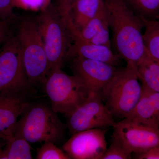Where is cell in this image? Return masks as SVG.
Instances as JSON below:
<instances>
[{"label": "cell", "mask_w": 159, "mask_h": 159, "mask_svg": "<svg viewBox=\"0 0 159 159\" xmlns=\"http://www.w3.org/2000/svg\"><path fill=\"white\" fill-rule=\"evenodd\" d=\"M107 10L112 41L117 54L126 64L136 66L147 55L142 30L143 20L124 0H104Z\"/></svg>", "instance_id": "cell-1"}, {"label": "cell", "mask_w": 159, "mask_h": 159, "mask_svg": "<svg viewBox=\"0 0 159 159\" xmlns=\"http://www.w3.org/2000/svg\"><path fill=\"white\" fill-rule=\"evenodd\" d=\"M18 26L16 36L28 80L31 85L45 82L49 73V62L37 20L26 17Z\"/></svg>", "instance_id": "cell-2"}, {"label": "cell", "mask_w": 159, "mask_h": 159, "mask_svg": "<svg viewBox=\"0 0 159 159\" xmlns=\"http://www.w3.org/2000/svg\"><path fill=\"white\" fill-rule=\"evenodd\" d=\"M45 88L53 111L67 117L93 93L77 76L66 74L61 68L49 71Z\"/></svg>", "instance_id": "cell-3"}, {"label": "cell", "mask_w": 159, "mask_h": 159, "mask_svg": "<svg viewBox=\"0 0 159 159\" xmlns=\"http://www.w3.org/2000/svg\"><path fill=\"white\" fill-rule=\"evenodd\" d=\"M36 19L48 60L49 72L61 68L70 52L72 41L65 21L57 8L51 5L43 10Z\"/></svg>", "instance_id": "cell-4"}, {"label": "cell", "mask_w": 159, "mask_h": 159, "mask_svg": "<svg viewBox=\"0 0 159 159\" xmlns=\"http://www.w3.org/2000/svg\"><path fill=\"white\" fill-rule=\"evenodd\" d=\"M65 126L57 113L46 106L31 104L18 120L16 129L30 143L56 144L64 136Z\"/></svg>", "instance_id": "cell-5"}, {"label": "cell", "mask_w": 159, "mask_h": 159, "mask_svg": "<svg viewBox=\"0 0 159 159\" xmlns=\"http://www.w3.org/2000/svg\"><path fill=\"white\" fill-rule=\"evenodd\" d=\"M139 80L137 67L126 64L106 89L102 98L114 116L125 119L135 107L142 93Z\"/></svg>", "instance_id": "cell-6"}, {"label": "cell", "mask_w": 159, "mask_h": 159, "mask_svg": "<svg viewBox=\"0 0 159 159\" xmlns=\"http://www.w3.org/2000/svg\"><path fill=\"white\" fill-rule=\"evenodd\" d=\"M31 86L24 70L19 42L16 35L11 34L0 48V93H26Z\"/></svg>", "instance_id": "cell-7"}, {"label": "cell", "mask_w": 159, "mask_h": 159, "mask_svg": "<svg viewBox=\"0 0 159 159\" xmlns=\"http://www.w3.org/2000/svg\"><path fill=\"white\" fill-rule=\"evenodd\" d=\"M102 100L101 96L93 93L71 113L67 126L72 135L88 129L114 127V116Z\"/></svg>", "instance_id": "cell-8"}, {"label": "cell", "mask_w": 159, "mask_h": 159, "mask_svg": "<svg viewBox=\"0 0 159 159\" xmlns=\"http://www.w3.org/2000/svg\"><path fill=\"white\" fill-rule=\"evenodd\" d=\"M112 138L131 152L144 153L159 145V129L138 124L124 119L113 127Z\"/></svg>", "instance_id": "cell-9"}, {"label": "cell", "mask_w": 159, "mask_h": 159, "mask_svg": "<svg viewBox=\"0 0 159 159\" xmlns=\"http://www.w3.org/2000/svg\"><path fill=\"white\" fill-rule=\"evenodd\" d=\"M120 68L107 63L76 56L71 69L92 93L100 95L105 90Z\"/></svg>", "instance_id": "cell-10"}, {"label": "cell", "mask_w": 159, "mask_h": 159, "mask_svg": "<svg viewBox=\"0 0 159 159\" xmlns=\"http://www.w3.org/2000/svg\"><path fill=\"white\" fill-rule=\"evenodd\" d=\"M106 130L93 129L78 132L63 145L70 159H101L107 149Z\"/></svg>", "instance_id": "cell-11"}, {"label": "cell", "mask_w": 159, "mask_h": 159, "mask_svg": "<svg viewBox=\"0 0 159 159\" xmlns=\"http://www.w3.org/2000/svg\"><path fill=\"white\" fill-rule=\"evenodd\" d=\"M25 93H0V141L13 136L20 118L30 105Z\"/></svg>", "instance_id": "cell-12"}, {"label": "cell", "mask_w": 159, "mask_h": 159, "mask_svg": "<svg viewBox=\"0 0 159 159\" xmlns=\"http://www.w3.org/2000/svg\"><path fill=\"white\" fill-rule=\"evenodd\" d=\"M142 85V93L135 107L125 119L159 129V93Z\"/></svg>", "instance_id": "cell-13"}, {"label": "cell", "mask_w": 159, "mask_h": 159, "mask_svg": "<svg viewBox=\"0 0 159 159\" xmlns=\"http://www.w3.org/2000/svg\"><path fill=\"white\" fill-rule=\"evenodd\" d=\"M105 6L104 0H76L68 9L59 11L69 31H79Z\"/></svg>", "instance_id": "cell-14"}, {"label": "cell", "mask_w": 159, "mask_h": 159, "mask_svg": "<svg viewBox=\"0 0 159 159\" xmlns=\"http://www.w3.org/2000/svg\"><path fill=\"white\" fill-rule=\"evenodd\" d=\"M72 39L74 45L71 47L70 51L75 57L107 63L116 66L122 59L117 53H114L111 47L84 41L76 38H73Z\"/></svg>", "instance_id": "cell-15"}, {"label": "cell", "mask_w": 159, "mask_h": 159, "mask_svg": "<svg viewBox=\"0 0 159 159\" xmlns=\"http://www.w3.org/2000/svg\"><path fill=\"white\" fill-rule=\"evenodd\" d=\"M29 142L16 130L13 136L0 152V159H33Z\"/></svg>", "instance_id": "cell-16"}, {"label": "cell", "mask_w": 159, "mask_h": 159, "mask_svg": "<svg viewBox=\"0 0 159 159\" xmlns=\"http://www.w3.org/2000/svg\"><path fill=\"white\" fill-rule=\"evenodd\" d=\"M137 71L142 85L159 93V62L147 54L137 64Z\"/></svg>", "instance_id": "cell-17"}, {"label": "cell", "mask_w": 159, "mask_h": 159, "mask_svg": "<svg viewBox=\"0 0 159 159\" xmlns=\"http://www.w3.org/2000/svg\"><path fill=\"white\" fill-rule=\"evenodd\" d=\"M142 19L144 23L143 36L146 52L149 57L159 62V20Z\"/></svg>", "instance_id": "cell-18"}, {"label": "cell", "mask_w": 159, "mask_h": 159, "mask_svg": "<svg viewBox=\"0 0 159 159\" xmlns=\"http://www.w3.org/2000/svg\"><path fill=\"white\" fill-rule=\"evenodd\" d=\"M108 20V13L105 6L79 31H69L71 38H76L84 41L90 42Z\"/></svg>", "instance_id": "cell-19"}, {"label": "cell", "mask_w": 159, "mask_h": 159, "mask_svg": "<svg viewBox=\"0 0 159 159\" xmlns=\"http://www.w3.org/2000/svg\"><path fill=\"white\" fill-rule=\"evenodd\" d=\"M125 3L141 18L157 20L159 0H124Z\"/></svg>", "instance_id": "cell-20"}, {"label": "cell", "mask_w": 159, "mask_h": 159, "mask_svg": "<svg viewBox=\"0 0 159 159\" xmlns=\"http://www.w3.org/2000/svg\"><path fill=\"white\" fill-rule=\"evenodd\" d=\"M37 159H70L65 152L56 147L54 143L45 142L38 148Z\"/></svg>", "instance_id": "cell-21"}, {"label": "cell", "mask_w": 159, "mask_h": 159, "mask_svg": "<svg viewBox=\"0 0 159 159\" xmlns=\"http://www.w3.org/2000/svg\"><path fill=\"white\" fill-rule=\"evenodd\" d=\"M132 153L122 143L113 138L110 146L101 159H129L131 158Z\"/></svg>", "instance_id": "cell-22"}, {"label": "cell", "mask_w": 159, "mask_h": 159, "mask_svg": "<svg viewBox=\"0 0 159 159\" xmlns=\"http://www.w3.org/2000/svg\"><path fill=\"white\" fill-rule=\"evenodd\" d=\"M51 0H14L13 6L23 9L43 10L50 5Z\"/></svg>", "instance_id": "cell-23"}, {"label": "cell", "mask_w": 159, "mask_h": 159, "mask_svg": "<svg viewBox=\"0 0 159 159\" xmlns=\"http://www.w3.org/2000/svg\"><path fill=\"white\" fill-rule=\"evenodd\" d=\"M110 27L108 19V20L103 25L102 28L99 29L97 34H95V36L89 42L96 44L111 47V42L110 39Z\"/></svg>", "instance_id": "cell-24"}, {"label": "cell", "mask_w": 159, "mask_h": 159, "mask_svg": "<svg viewBox=\"0 0 159 159\" xmlns=\"http://www.w3.org/2000/svg\"><path fill=\"white\" fill-rule=\"evenodd\" d=\"M13 1L0 0V20L14 19Z\"/></svg>", "instance_id": "cell-25"}, {"label": "cell", "mask_w": 159, "mask_h": 159, "mask_svg": "<svg viewBox=\"0 0 159 159\" xmlns=\"http://www.w3.org/2000/svg\"><path fill=\"white\" fill-rule=\"evenodd\" d=\"M13 20H0V45L4 43L11 34V24Z\"/></svg>", "instance_id": "cell-26"}, {"label": "cell", "mask_w": 159, "mask_h": 159, "mask_svg": "<svg viewBox=\"0 0 159 159\" xmlns=\"http://www.w3.org/2000/svg\"><path fill=\"white\" fill-rule=\"evenodd\" d=\"M137 157L139 159H159V145L140 154Z\"/></svg>", "instance_id": "cell-27"}, {"label": "cell", "mask_w": 159, "mask_h": 159, "mask_svg": "<svg viewBox=\"0 0 159 159\" xmlns=\"http://www.w3.org/2000/svg\"><path fill=\"white\" fill-rule=\"evenodd\" d=\"M76 0H59L60 5L65 7H70Z\"/></svg>", "instance_id": "cell-28"}, {"label": "cell", "mask_w": 159, "mask_h": 159, "mask_svg": "<svg viewBox=\"0 0 159 159\" xmlns=\"http://www.w3.org/2000/svg\"><path fill=\"white\" fill-rule=\"evenodd\" d=\"M6 142L4 141H0V152L2 149L3 147L6 145Z\"/></svg>", "instance_id": "cell-29"}, {"label": "cell", "mask_w": 159, "mask_h": 159, "mask_svg": "<svg viewBox=\"0 0 159 159\" xmlns=\"http://www.w3.org/2000/svg\"><path fill=\"white\" fill-rule=\"evenodd\" d=\"M157 20H159V16H158Z\"/></svg>", "instance_id": "cell-30"}]
</instances>
